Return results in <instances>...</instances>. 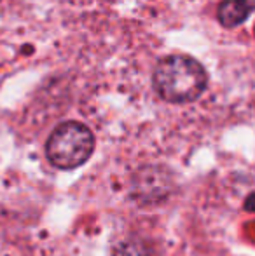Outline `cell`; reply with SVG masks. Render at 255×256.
Returning <instances> with one entry per match:
<instances>
[{"label": "cell", "instance_id": "4", "mask_svg": "<svg viewBox=\"0 0 255 256\" xmlns=\"http://www.w3.org/2000/svg\"><path fill=\"white\" fill-rule=\"evenodd\" d=\"M255 9V0H224L218 6V20L224 26L232 28L241 24Z\"/></svg>", "mask_w": 255, "mask_h": 256}, {"label": "cell", "instance_id": "5", "mask_svg": "<svg viewBox=\"0 0 255 256\" xmlns=\"http://www.w3.org/2000/svg\"><path fill=\"white\" fill-rule=\"evenodd\" d=\"M112 256H156L154 250L140 240H124L114 250Z\"/></svg>", "mask_w": 255, "mask_h": 256}, {"label": "cell", "instance_id": "6", "mask_svg": "<svg viewBox=\"0 0 255 256\" xmlns=\"http://www.w3.org/2000/svg\"><path fill=\"white\" fill-rule=\"evenodd\" d=\"M245 208H246V211H255V194H252V196L246 199Z\"/></svg>", "mask_w": 255, "mask_h": 256}, {"label": "cell", "instance_id": "1", "mask_svg": "<svg viewBox=\"0 0 255 256\" xmlns=\"http://www.w3.org/2000/svg\"><path fill=\"white\" fill-rule=\"evenodd\" d=\"M154 86L166 102L189 103L199 98L206 88V72L192 58L168 56L156 66Z\"/></svg>", "mask_w": 255, "mask_h": 256}, {"label": "cell", "instance_id": "2", "mask_svg": "<svg viewBox=\"0 0 255 256\" xmlns=\"http://www.w3.org/2000/svg\"><path fill=\"white\" fill-rule=\"evenodd\" d=\"M95 150L91 129L81 122H63L51 132L46 143V155L58 169H75L82 166Z\"/></svg>", "mask_w": 255, "mask_h": 256}, {"label": "cell", "instance_id": "3", "mask_svg": "<svg viewBox=\"0 0 255 256\" xmlns=\"http://www.w3.org/2000/svg\"><path fill=\"white\" fill-rule=\"evenodd\" d=\"M133 197L140 202H152L161 200L170 194L171 183L170 174H164L161 168H143L135 174L131 185Z\"/></svg>", "mask_w": 255, "mask_h": 256}]
</instances>
